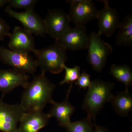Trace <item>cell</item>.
I'll list each match as a JSON object with an SVG mask.
<instances>
[{
	"mask_svg": "<svg viewBox=\"0 0 132 132\" xmlns=\"http://www.w3.org/2000/svg\"><path fill=\"white\" fill-rule=\"evenodd\" d=\"M29 78L27 74L13 69L0 70V91L2 93V99L16 87L22 86L24 88Z\"/></svg>",
	"mask_w": 132,
	"mask_h": 132,
	"instance_id": "obj_12",
	"label": "cell"
},
{
	"mask_svg": "<svg viewBox=\"0 0 132 132\" xmlns=\"http://www.w3.org/2000/svg\"><path fill=\"white\" fill-rule=\"evenodd\" d=\"M37 0H9V6L12 8L23 9L25 11L34 10Z\"/></svg>",
	"mask_w": 132,
	"mask_h": 132,
	"instance_id": "obj_21",
	"label": "cell"
},
{
	"mask_svg": "<svg viewBox=\"0 0 132 132\" xmlns=\"http://www.w3.org/2000/svg\"><path fill=\"white\" fill-rule=\"evenodd\" d=\"M0 59L4 64L24 73L34 74L38 65L29 53L12 51L4 47H0Z\"/></svg>",
	"mask_w": 132,
	"mask_h": 132,
	"instance_id": "obj_5",
	"label": "cell"
},
{
	"mask_svg": "<svg viewBox=\"0 0 132 132\" xmlns=\"http://www.w3.org/2000/svg\"><path fill=\"white\" fill-rule=\"evenodd\" d=\"M92 119L87 118L75 122H71L65 128L66 132H94L95 122Z\"/></svg>",
	"mask_w": 132,
	"mask_h": 132,
	"instance_id": "obj_19",
	"label": "cell"
},
{
	"mask_svg": "<svg viewBox=\"0 0 132 132\" xmlns=\"http://www.w3.org/2000/svg\"><path fill=\"white\" fill-rule=\"evenodd\" d=\"M69 17L75 26H85L89 22L97 19L99 10L91 0H69Z\"/></svg>",
	"mask_w": 132,
	"mask_h": 132,
	"instance_id": "obj_6",
	"label": "cell"
},
{
	"mask_svg": "<svg viewBox=\"0 0 132 132\" xmlns=\"http://www.w3.org/2000/svg\"><path fill=\"white\" fill-rule=\"evenodd\" d=\"M0 61H1V59H0Z\"/></svg>",
	"mask_w": 132,
	"mask_h": 132,
	"instance_id": "obj_26",
	"label": "cell"
},
{
	"mask_svg": "<svg viewBox=\"0 0 132 132\" xmlns=\"http://www.w3.org/2000/svg\"><path fill=\"white\" fill-rule=\"evenodd\" d=\"M0 132H1L0 131Z\"/></svg>",
	"mask_w": 132,
	"mask_h": 132,
	"instance_id": "obj_27",
	"label": "cell"
},
{
	"mask_svg": "<svg viewBox=\"0 0 132 132\" xmlns=\"http://www.w3.org/2000/svg\"><path fill=\"white\" fill-rule=\"evenodd\" d=\"M10 27L2 18H0V40H3L5 37L8 36L10 33Z\"/></svg>",
	"mask_w": 132,
	"mask_h": 132,
	"instance_id": "obj_23",
	"label": "cell"
},
{
	"mask_svg": "<svg viewBox=\"0 0 132 132\" xmlns=\"http://www.w3.org/2000/svg\"><path fill=\"white\" fill-rule=\"evenodd\" d=\"M45 73L42 71L24 88L20 104L26 112L43 111L47 103L54 102L53 95L55 86L46 77Z\"/></svg>",
	"mask_w": 132,
	"mask_h": 132,
	"instance_id": "obj_1",
	"label": "cell"
},
{
	"mask_svg": "<svg viewBox=\"0 0 132 132\" xmlns=\"http://www.w3.org/2000/svg\"><path fill=\"white\" fill-rule=\"evenodd\" d=\"M73 83H71L67 91V97L63 101L57 102H54L50 111L48 114L50 118L55 117L59 122V125L65 128L70 123L71 118L75 111V108L69 101V97L73 87Z\"/></svg>",
	"mask_w": 132,
	"mask_h": 132,
	"instance_id": "obj_15",
	"label": "cell"
},
{
	"mask_svg": "<svg viewBox=\"0 0 132 132\" xmlns=\"http://www.w3.org/2000/svg\"><path fill=\"white\" fill-rule=\"evenodd\" d=\"M90 34L85 26L70 27L57 42L67 50L79 51L87 49Z\"/></svg>",
	"mask_w": 132,
	"mask_h": 132,
	"instance_id": "obj_7",
	"label": "cell"
},
{
	"mask_svg": "<svg viewBox=\"0 0 132 132\" xmlns=\"http://www.w3.org/2000/svg\"><path fill=\"white\" fill-rule=\"evenodd\" d=\"M67 51L55 41L48 47L35 49L33 52L36 56V60L42 71L57 74L61 73L64 70L63 65L68 59Z\"/></svg>",
	"mask_w": 132,
	"mask_h": 132,
	"instance_id": "obj_3",
	"label": "cell"
},
{
	"mask_svg": "<svg viewBox=\"0 0 132 132\" xmlns=\"http://www.w3.org/2000/svg\"><path fill=\"white\" fill-rule=\"evenodd\" d=\"M63 68L65 71V77L64 79L59 83V85L73 83L78 79L80 75L81 68L79 66H75L72 68H70L65 64L63 65Z\"/></svg>",
	"mask_w": 132,
	"mask_h": 132,
	"instance_id": "obj_20",
	"label": "cell"
},
{
	"mask_svg": "<svg viewBox=\"0 0 132 132\" xmlns=\"http://www.w3.org/2000/svg\"><path fill=\"white\" fill-rule=\"evenodd\" d=\"M98 33L93 31L90 34L87 60L92 68L100 73L106 64L108 56L112 53V46L104 41Z\"/></svg>",
	"mask_w": 132,
	"mask_h": 132,
	"instance_id": "obj_4",
	"label": "cell"
},
{
	"mask_svg": "<svg viewBox=\"0 0 132 132\" xmlns=\"http://www.w3.org/2000/svg\"><path fill=\"white\" fill-rule=\"evenodd\" d=\"M5 11L10 17L20 21L23 28L32 34L43 36L47 34L44 20L34 10L17 12L8 5Z\"/></svg>",
	"mask_w": 132,
	"mask_h": 132,
	"instance_id": "obj_9",
	"label": "cell"
},
{
	"mask_svg": "<svg viewBox=\"0 0 132 132\" xmlns=\"http://www.w3.org/2000/svg\"><path fill=\"white\" fill-rule=\"evenodd\" d=\"M110 73L118 81L124 84L126 87L132 86V71L129 66L113 64L110 68Z\"/></svg>",
	"mask_w": 132,
	"mask_h": 132,
	"instance_id": "obj_18",
	"label": "cell"
},
{
	"mask_svg": "<svg viewBox=\"0 0 132 132\" xmlns=\"http://www.w3.org/2000/svg\"><path fill=\"white\" fill-rule=\"evenodd\" d=\"M91 82V76L90 75L85 71H83L75 83L76 85L79 87L80 89L82 88L86 90L90 87Z\"/></svg>",
	"mask_w": 132,
	"mask_h": 132,
	"instance_id": "obj_22",
	"label": "cell"
},
{
	"mask_svg": "<svg viewBox=\"0 0 132 132\" xmlns=\"http://www.w3.org/2000/svg\"><path fill=\"white\" fill-rule=\"evenodd\" d=\"M43 20L47 34L55 41L70 27L68 14L61 9L49 10Z\"/></svg>",
	"mask_w": 132,
	"mask_h": 132,
	"instance_id": "obj_8",
	"label": "cell"
},
{
	"mask_svg": "<svg viewBox=\"0 0 132 132\" xmlns=\"http://www.w3.org/2000/svg\"><path fill=\"white\" fill-rule=\"evenodd\" d=\"M94 132H110V131L107 128L97 125L95 124L94 126Z\"/></svg>",
	"mask_w": 132,
	"mask_h": 132,
	"instance_id": "obj_24",
	"label": "cell"
},
{
	"mask_svg": "<svg viewBox=\"0 0 132 132\" xmlns=\"http://www.w3.org/2000/svg\"><path fill=\"white\" fill-rule=\"evenodd\" d=\"M114 111L121 116H128L132 110V96L128 88L114 96L111 101Z\"/></svg>",
	"mask_w": 132,
	"mask_h": 132,
	"instance_id": "obj_16",
	"label": "cell"
},
{
	"mask_svg": "<svg viewBox=\"0 0 132 132\" xmlns=\"http://www.w3.org/2000/svg\"><path fill=\"white\" fill-rule=\"evenodd\" d=\"M114 83L101 80L92 81L85 95L82 108L86 112L87 118L95 121V117L107 102H111L113 97L112 91Z\"/></svg>",
	"mask_w": 132,
	"mask_h": 132,
	"instance_id": "obj_2",
	"label": "cell"
},
{
	"mask_svg": "<svg viewBox=\"0 0 132 132\" xmlns=\"http://www.w3.org/2000/svg\"><path fill=\"white\" fill-rule=\"evenodd\" d=\"M9 0H0V9L8 3Z\"/></svg>",
	"mask_w": 132,
	"mask_h": 132,
	"instance_id": "obj_25",
	"label": "cell"
},
{
	"mask_svg": "<svg viewBox=\"0 0 132 132\" xmlns=\"http://www.w3.org/2000/svg\"><path fill=\"white\" fill-rule=\"evenodd\" d=\"M26 112L20 104L10 105L0 99V131L18 132L17 125Z\"/></svg>",
	"mask_w": 132,
	"mask_h": 132,
	"instance_id": "obj_10",
	"label": "cell"
},
{
	"mask_svg": "<svg viewBox=\"0 0 132 132\" xmlns=\"http://www.w3.org/2000/svg\"><path fill=\"white\" fill-rule=\"evenodd\" d=\"M104 7L99 10L97 19L98 20V34L101 36L105 35L110 38L119 28L120 22L117 10L111 7L109 1H101Z\"/></svg>",
	"mask_w": 132,
	"mask_h": 132,
	"instance_id": "obj_11",
	"label": "cell"
},
{
	"mask_svg": "<svg viewBox=\"0 0 132 132\" xmlns=\"http://www.w3.org/2000/svg\"><path fill=\"white\" fill-rule=\"evenodd\" d=\"M47 113L43 111L26 112L20 120L18 132H39L49 121Z\"/></svg>",
	"mask_w": 132,
	"mask_h": 132,
	"instance_id": "obj_14",
	"label": "cell"
},
{
	"mask_svg": "<svg viewBox=\"0 0 132 132\" xmlns=\"http://www.w3.org/2000/svg\"><path fill=\"white\" fill-rule=\"evenodd\" d=\"M9 36L8 46L12 51L29 53L35 49L32 34L23 28L16 26Z\"/></svg>",
	"mask_w": 132,
	"mask_h": 132,
	"instance_id": "obj_13",
	"label": "cell"
},
{
	"mask_svg": "<svg viewBox=\"0 0 132 132\" xmlns=\"http://www.w3.org/2000/svg\"><path fill=\"white\" fill-rule=\"evenodd\" d=\"M116 39V45L119 46H132V14L130 13L125 16L120 22Z\"/></svg>",
	"mask_w": 132,
	"mask_h": 132,
	"instance_id": "obj_17",
	"label": "cell"
}]
</instances>
